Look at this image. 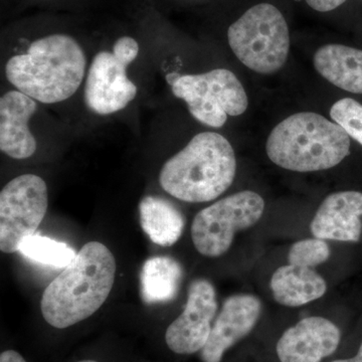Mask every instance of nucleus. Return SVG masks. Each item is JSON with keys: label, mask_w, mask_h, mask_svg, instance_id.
Here are the masks:
<instances>
[{"label": "nucleus", "mask_w": 362, "mask_h": 362, "mask_svg": "<svg viewBox=\"0 0 362 362\" xmlns=\"http://www.w3.org/2000/svg\"><path fill=\"white\" fill-rule=\"evenodd\" d=\"M89 63V56L76 37L49 33L9 54L4 73L13 89L39 104L58 105L82 89Z\"/></svg>", "instance_id": "obj_1"}, {"label": "nucleus", "mask_w": 362, "mask_h": 362, "mask_svg": "<svg viewBox=\"0 0 362 362\" xmlns=\"http://www.w3.org/2000/svg\"><path fill=\"white\" fill-rule=\"evenodd\" d=\"M116 270L108 247L87 243L45 290L40 303L45 320L65 329L96 313L110 295Z\"/></svg>", "instance_id": "obj_2"}, {"label": "nucleus", "mask_w": 362, "mask_h": 362, "mask_svg": "<svg viewBox=\"0 0 362 362\" xmlns=\"http://www.w3.org/2000/svg\"><path fill=\"white\" fill-rule=\"evenodd\" d=\"M237 173L232 144L220 133L202 132L164 162L159 173L162 189L181 202L214 201L230 188Z\"/></svg>", "instance_id": "obj_3"}, {"label": "nucleus", "mask_w": 362, "mask_h": 362, "mask_svg": "<svg viewBox=\"0 0 362 362\" xmlns=\"http://www.w3.org/2000/svg\"><path fill=\"white\" fill-rule=\"evenodd\" d=\"M267 156L296 173L326 170L350 153V137L337 123L314 112H301L278 124L269 135Z\"/></svg>", "instance_id": "obj_4"}, {"label": "nucleus", "mask_w": 362, "mask_h": 362, "mask_svg": "<svg viewBox=\"0 0 362 362\" xmlns=\"http://www.w3.org/2000/svg\"><path fill=\"white\" fill-rule=\"evenodd\" d=\"M140 54L138 40L122 35L110 47L93 54L83 85L86 108L99 117L120 113L134 102L138 87L129 77V68Z\"/></svg>", "instance_id": "obj_5"}, {"label": "nucleus", "mask_w": 362, "mask_h": 362, "mask_svg": "<svg viewBox=\"0 0 362 362\" xmlns=\"http://www.w3.org/2000/svg\"><path fill=\"white\" fill-rule=\"evenodd\" d=\"M228 42L240 63L256 73L269 75L287 62L289 28L277 7L259 4L247 9L228 28Z\"/></svg>", "instance_id": "obj_6"}, {"label": "nucleus", "mask_w": 362, "mask_h": 362, "mask_svg": "<svg viewBox=\"0 0 362 362\" xmlns=\"http://www.w3.org/2000/svg\"><path fill=\"white\" fill-rule=\"evenodd\" d=\"M173 95L187 104L195 120L211 128L225 125L228 116L247 111V93L237 76L226 69L202 74H169L166 76Z\"/></svg>", "instance_id": "obj_7"}, {"label": "nucleus", "mask_w": 362, "mask_h": 362, "mask_svg": "<svg viewBox=\"0 0 362 362\" xmlns=\"http://www.w3.org/2000/svg\"><path fill=\"white\" fill-rule=\"evenodd\" d=\"M265 209L261 195L244 190L214 202L195 216L192 239L202 256H223L232 246L235 233L256 225Z\"/></svg>", "instance_id": "obj_8"}, {"label": "nucleus", "mask_w": 362, "mask_h": 362, "mask_svg": "<svg viewBox=\"0 0 362 362\" xmlns=\"http://www.w3.org/2000/svg\"><path fill=\"white\" fill-rule=\"evenodd\" d=\"M47 206V185L40 176L26 173L7 182L0 192L1 252H18L23 240L37 232Z\"/></svg>", "instance_id": "obj_9"}, {"label": "nucleus", "mask_w": 362, "mask_h": 362, "mask_svg": "<svg viewBox=\"0 0 362 362\" xmlns=\"http://www.w3.org/2000/svg\"><path fill=\"white\" fill-rule=\"evenodd\" d=\"M218 311L216 290L206 279L190 284L185 310L168 326L165 342L176 354L189 356L206 346Z\"/></svg>", "instance_id": "obj_10"}, {"label": "nucleus", "mask_w": 362, "mask_h": 362, "mask_svg": "<svg viewBox=\"0 0 362 362\" xmlns=\"http://www.w3.org/2000/svg\"><path fill=\"white\" fill-rule=\"evenodd\" d=\"M341 331L320 316H310L287 328L276 343L279 362H323L337 351Z\"/></svg>", "instance_id": "obj_11"}, {"label": "nucleus", "mask_w": 362, "mask_h": 362, "mask_svg": "<svg viewBox=\"0 0 362 362\" xmlns=\"http://www.w3.org/2000/svg\"><path fill=\"white\" fill-rule=\"evenodd\" d=\"M261 312V301L254 295L228 297L214 322L206 346L201 351L202 362L223 361L228 350L251 334Z\"/></svg>", "instance_id": "obj_12"}, {"label": "nucleus", "mask_w": 362, "mask_h": 362, "mask_svg": "<svg viewBox=\"0 0 362 362\" xmlns=\"http://www.w3.org/2000/svg\"><path fill=\"white\" fill-rule=\"evenodd\" d=\"M37 103L16 89L0 97V151L14 160H25L37 152V142L30 123Z\"/></svg>", "instance_id": "obj_13"}, {"label": "nucleus", "mask_w": 362, "mask_h": 362, "mask_svg": "<svg viewBox=\"0 0 362 362\" xmlns=\"http://www.w3.org/2000/svg\"><path fill=\"white\" fill-rule=\"evenodd\" d=\"M361 216V192H335L328 195L317 209L310 230L318 239L358 242L362 232Z\"/></svg>", "instance_id": "obj_14"}, {"label": "nucleus", "mask_w": 362, "mask_h": 362, "mask_svg": "<svg viewBox=\"0 0 362 362\" xmlns=\"http://www.w3.org/2000/svg\"><path fill=\"white\" fill-rule=\"evenodd\" d=\"M319 75L340 89L362 94V51L343 45H326L313 59Z\"/></svg>", "instance_id": "obj_15"}, {"label": "nucleus", "mask_w": 362, "mask_h": 362, "mask_svg": "<svg viewBox=\"0 0 362 362\" xmlns=\"http://www.w3.org/2000/svg\"><path fill=\"white\" fill-rule=\"evenodd\" d=\"M271 289L279 304L300 307L322 297L327 285L311 268L290 264L280 267L273 274Z\"/></svg>", "instance_id": "obj_16"}, {"label": "nucleus", "mask_w": 362, "mask_h": 362, "mask_svg": "<svg viewBox=\"0 0 362 362\" xmlns=\"http://www.w3.org/2000/svg\"><path fill=\"white\" fill-rule=\"evenodd\" d=\"M142 230L154 244L173 246L185 230V216L168 199L146 195L139 204Z\"/></svg>", "instance_id": "obj_17"}, {"label": "nucleus", "mask_w": 362, "mask_h": 362, "mask_svg": "<svg viewBox=\"0 0 362 362\" xmlns=\"http://www.w3.org/2000/svg\"><path fill=\"white\" fill-rule=\"evenodd\" d=\"M182 276L180 264L170 257H153L147 259L140 274L143 301L156 304L175 299Z\"/></svg>", "instance_id": "obj_18"}, {"label": "nucleus", "mask_w": 362, "mask_h": 362, "mask_svg": "<svg viewBox=\"0 0 362 362\" xmlns=\"http://www.w3.org/2000/svg\"><path fill=\"white\" fill-rule=\"evenodd\" d=\"M18 252L35 263L54 269H65L77 255L66 243L37 233L25 238Z\"/></svg>", "instance_id": "obj_19"}, {"label": "nucleus", "mask_w": 362, "mask_h": 362, "mask_svg": "<svg viewBox=\"0 0 362 362\" xmlns=\"http://www.w3.org/2000/svg\"><path fill=\"white\" fill-rule=\"evenodd\" d=\"M330 256V249L325 240L314 238L295 243L288 254L291 265L314 268L325 263Z\"/></svg>", "instance_id": "obj_20"}, {"label": "nucleus", "mask_w": 362, "mask_h": 362, "mask_svg": "<svg viewBox=\"0 0 362 362\" xmlns=\"http://www.w3.org/2000/svg\"><path fill=\"white\" fill-rule=\"evenodd\" d=\"M330 117L335 123L341 126L352 139L362 145V105L351 99L344 98L333 104Z\"/></svg>", "instance_id": "obj_21"}, {"label": "nucleus", "mask_w": 362, "mask_h": 362, "mask_svg": "<svg viewBox=\"0 0 362 362\" xmlns=\"http://www.w3.org/2000/svg\"><path fill=\"white\" fill-rule=\"evenodd\" d=\"M346 0H306L307 4L319 13H328L342 6Z\"/></svg>", "instance_id": "obj_22"}, {"label": "nucleus", "mask_w": 362, "mask_h": 362, "mask_svg": "<svg viewBox=\"0 0 362 362\" xmlns=\"http://www.w3.org/2000/svg\"><path fill=\"white\" fill-rule=\"evenodd\" d=\"M0 362H26L18 352L14 350H6L0 356Z\"/></svg>", "instance_id": "obj_23"}, {"label": "nucleus", "mask_w": 362, "mask_h": 362, "mask_svg": "<svg viewBox=\"0 0 362 362\" xmlns=\"http://www.w3.org/2000/svg\"><path fill=\"white\" fill-rule=\"evenodd\" d=\"M330 362H362V342L359 345V349L357 350L356 356L349 357V358L334 359V361Z\"/></svg>", "instance_id": "obj_24"}, {"label": "nucleus", "mask_w": 362, "mask_h": 362, "mask_svg": "<svg viewBox=\"0 0 362 362\" xmlns=\"http://www.w3.org/2000/svg\"><path fill=\"white\" fill-rule=\"evenodd\" d=\"M78 362H98L95 361H78Z\"/></svg>", "instance_id": "obj_25"}]
</instances>
